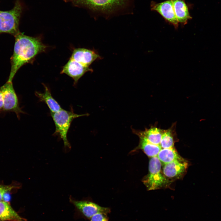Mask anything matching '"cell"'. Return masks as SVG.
I'll use <instances>...</instances> for the list:
<instances>
[{"instance_id": "8fae6325", "label": "cell", "mask_w": 221, "mask_h": 221, "mask_svg": "<svg viewBox=\"0 0 221 221\" xmlns=\"http://www.w3.org/2000/svg\"><path fill=\"white\" fill-rule=\"evenodd\" d=\"M71 58L82 64L89 67L95 60L101 59V56L94 50L83 48L75 49Z\"/></svg>"}, {"instance_id": "ba28073f", "label": "cell", "mask_w": 221, "mask_h": 221, "mask_svg": "<svg viewBox=\"0 0 221 221\" xmlns=\"http://www.w3.org/2000/svg\"><path fill=\"white\" fill-rule=\"evenodd\" d=\"M150 7L151 10L159 13L175 27H178L179 22L175 13L172 0H167L160 3L152 1Z\"/></svg>"}, {"instance_id": "44dd1931", "label": "cell", "mask_w": 221, "mask_h": 221, "mask_svg": "<svg viewBox=\"0 0 221 221\" xmlns=\"http://www.w3.org/2000/svg\"><path fill=\"white\" fill-rule=\"evenodd\" d=\"M3 93L2 89L0 87V113L3 111Z\"/></svg>"}, {"instance_id": "e0dca14e", "label": "cell", "mask_w": 221, "mask_h": 221, "mask_svg": "<svg viewBox=\"0 0 221 221\" xmlns=\"http://www.w3.org/2000/svg\"><path fill=\"white\" fill-rule=\"evenodd\" d=\"M157 157L161 164L164 165L182 158L178 154L174 147L161 148Z\"/></svg>"}, {"instance_id": "7c38bea8", "label": "cell", "mask_w": 221, "mask_h": 221, "mask_svg": "<svg viewBox=\"0 0 221 221\" xmlns=\"http://www.w3.org/2000/svg\"><path fill=\"white\" fill-rule=\"evenodd\" d=\"M133 133L139 138L138 145L134 150L141 149L148 156L153 157L157 156L161 148L159 145L153 144L148 141L138 130L132 129Z\"/></svg>"}, {"instance_id": "5b68a950", "label": "cell", "mask_w": 221, "mask_h": 221, "mask_svg": "<svg viewBox=\"0 0 221 221\" xmlns=\"http://www.w3.org/2000/svg\"><path fill=\"white\" fill-rule=\"evenodd\" d=\"M21 11L22 7L18 1L11 10L0 11V33H8L15 37L20 33L18 25Z\"/></svg>"}, {"instance_id": "9c48e42d", "label": "cell", "mask_w": 221, "mask_h": 221, "mask_svg": "<svg viewBox=\"0 0 221 221\" xmlns=\"http://www.w3.org/2000/svg\"><path fill=\"white\" fill-rule=\"evenodd\" d=\"M89 71L92 72L93 70L89 67L85 66L70 58L63 66L60 73L66 74L71 77L75 85L84 74Z\"/></svg>"}, {"instance_id": "9a60e30c", "label": "cell", "mask_w": 221, "mask_h": 221, "mask_svg": "<svg viewBox=\"0 0 221 221\" xmlns=\"http://www.w3.org/2000/svg\"><path fill=\"white\" fill-rule=\"evenodd\" d=\"M0 219L2 221H26L20 216L6 201H0Z\"/></svg>"}, {"instance_id": "6da1fadb", "label": "cell", "mask_w": 221, "mask_h": 221, "mask_svg": "<svg viewBox=\"0 0 221 221\" xmlns=\"http://www.w3.org/2000/svg\"><path fill=\"white\" fill-rule=\"evenodd\" d=\"M15 37L8 81H12L18 70L24 64L32 62L38 54L44 52L47 47L38 37L29 36L20 32Z\"/></svg>"}, {"instance_id": "52a82bcc", "label": "cell", "mask_w": 221, "mask_h": 221, "mask_svg": "<svg viewBox=\"0 0 221 221\" xmlns=\"http://www.w3.org/2000/svg\"><path fill=\"white\" fill-rule=\"evenodd\" d=\"M70 201L74 206L76 212L81 216L90 219L93 215L99 212L110 213L108 207L101 206L95 203L88 200L78 201L70 198Z\"/></svg>"}, {"instance_id": "5bb4252c", "label": "cell", "mask_w": 221, "mask_h": 221, "mask_svg": "<svg viewBox=\"0 0 221 221\" xmlns=\"http://www.w3.org/2000/svg\"><path fill=\"white\" fill-rule=\"evenodd\" d=\"M45 91L43 93L36 91L35 95L40 102L45 103L49 108L51 113L58 111L62 108L57 102L53 98L50 91L45 85H44Z\"/></svg>"}, {"instance_id": "7402d4cb", "label": "cell", "mask_w": 221, "mask_h": 221, "mask_svg": "<svg viewBox=\"0 0 221 221\" xmlns=\"http://www.w3.org/2000/svg\"><path fill=\"white\" fill-rule=\"evenodd\" d=\"M0 221H2L0 219Z\"/></svg>"}, {"instance_id": "2e32d148", "label": "cell", "mask_w": 221, "mask_h": 221, "mask_svg": "<svg viewBox=\"0 0 221 221\" xmlns=\"http://www.w3.org/2000/svg\"><path fill=\"white\" fill-rule=\"evenodd\" d=\"M164 130L154 126L149 129L146 128L144 131H138L150 142L160 145Z\"/></svg>"}, {"instance_id": "ac0fdd59", "label": "cell", "mask_w": 221, "mask_h": 221, "mask_svg": "<svg viewBox=\"0 0 221 221\" xmlns=\"http://www.w3.org/2000/svg\"><path fill=\"white\" fill-rule=\"evenodd\" d=\"M175 125H173L170 128L164 130L162 134L160 145L161 148H168L174 147L175 142L174 135Z\"/></svg>"}, {"instance_id": "8992f818", "label": "cell", "mask_w": 221, "mask_h": 221, "mask_svg": "<svg viewBox=\"0 0 221 221\" xmlns=\"http://www.w3.org/2000/svg\"><path fill=\"white\" fill-rule=\"evenodd\" d=\"M1 88L3 93V111L14 112L19 119L20 114L25 113L20 107L18 98L12 81H7Z\"/></svg>"}, {"instance_id": "ffe728a7", "label": "cell", "mask_w": 221, "mask_h": 221, "mask_svg": "<svg viewBox=\"0 0 221 221\" xmlns=\"http://www.w3.org/2000/svg\"><path fill=\"white\" fill-rule=\"evenodd\" d=\"M14 187V186L11 185H0V201L3 200L4 195L10 191Z\"/></svg>"}, {"instance_id": "7a4b0ae2", "label": "cell", "mask_w": 221, "mask_h": 221, "mask_svg": "<svg viewBox=\"0 0 221 221\" xmlns=\"http://www.w3.org/2000/svg\"><path fill=\"white\" fill-rule=\"evenodd\" d=\"M50 114L56 128L54 134L59 135L62 139L65 147L70 148V145L68 141L67 135L72 122L76 118L88 116L89 114H78L74 113L72 110L68 111L63 109Z\"/></svg>"}, {"instance_id": "d6986e66", "label": "cell", "mask_w": 221, "mask_h": 221, "mask_svg": "<svg viewBox=\"0 0 221 221\" xmlns=\"http://www.w3.org/2000/svg\"><path fill=\"white\" fill-rule=\"evenodd\" d=\"M107 214L99 212L96 214L89 219L90 221H108Z\"/></svg>"}, {"instance_id": "3957f363", "label": "cell", "mask_w": 221, "mask_h": 221, "mask_svg": "<svg viewBox=\"0 0 221 221\" xmlns=\"http://www.w3.org/2000/svg\"><path fill=\"white\" fill-rule=\"evenodd\" d=\"M162 164L157 156L152 157L149 165V172L142 182L148 190H154L167 187L170 181L164 174Z\"/></svg>"}, {"instance_id": "4fadbf2b", "label": "cell", "mask_w": 221, "mask_h": 221, "mask_svg": "<svg viewBox=\"0 0 221 221\" xmlns=\"http://www.w3.org/2000/svg\"><path fill=\"white\" fill-rule=\"evenodd\" d=\"M175 13L179 23L183 25L192 18L184 0H172Z\"/></svg>"}, {"instance_id": "30bf717a", "label": "cell", "mask_w": 221, "mask_h": 221, "mask_svg": "<svg viewBox=\"0 0 221 221\" xmlns=\"http://www.w3.org/2000/svg\"><path fill=\"white\" fill-rule=\"evenodd\" d=\"M188 163L182 158L164 165L162 172L169 178H179L186 172Z\"/></svg>"}, {"instance_id": "277c9868", "label": "cell", "mask_w": 221, "mask_h": 221, "mask_svg": "<svg viewBox=\"0 0 221 221\" xmlns=\"http://www.w3.org/2000/svg\"><path fill=\"white\" fill-rule=\"evenodd\" d=\"M91 10L106 14H113L127 5L129 0H74Z\"/></svg>"}]
</instances>
